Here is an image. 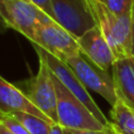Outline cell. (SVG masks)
<instances>
[{"instance_id":"ffe728a7","label":"cell","mask_w":134,"mask_h":134,"mask_svg":"<svg viewBox=\"0 0 134 134\" xmlns=\"http://www.w3.org/2000/svg\"><path fill=\"white\" fill-rule=\"evenodd\" d=\"M134 58V6L132 9V55Z\"/></svg>"},{"instance_id":"7a4b0ae2","label":"cell","mask_w":134,"mask_h":134,"mask_svg":"<svg viewBox=\"0 0 134 134\" xmlns=\"http://www.w3.org/2000/svg\"><path fill=\"white\" fill-rule=\"evenodd\" d=\"M52 72V71H51ZM53 75L54 86L57 90V113L58 124L64 128L72 130H106L111 126H105L93 113Z\"/></svg>"},{"instance_id":"9c48e42d","label":"cell","mask_w":134,"mask_h":134,"mask_svg":"<svg viewBox=\"0 0 134 134\" xmlns=\"http://www.w3.org/2000/svg\"><path fill=\"white\" fill-rule=\"evenodd\" d=\"M81 53L100 68L108 71L116 60L111 46L97 25L78 38Z\"/></svg>"},{"instance_id":"d6986e66","label":"cell","mask_w":134,"mask_h":134,"mask_svg":"<svg viewBox=\"0 0 134 134\" xmlns=\"http://www.w3.org/2000/svg\"><path fill=\"white\" fill-rule=\"evenodd\" d=\"M49 134H65V133H64V128L59 124H53L51 127V131H49Z\"/></svg>"},{"instance_id":"30bf717a","label":"cell","mask_w":134,"mask_h":134,"mask_svg":"<svg viewBox=\"0 0 134 134\" xmlns=\"http://www.w3.org/2000/svg\"><path fill=\"white\" fill-rule=\"evenodd\" d=\"M0 112L5 115H9L14 112H27L51 121L28 100V98L18 86L8 82L1 75H0Z\"/></svg>"},{"instance_id":"603a6c76","label":"cell","mask_w":134,"mask_h":134,"mask_svg":"<svg viewBox=\"0 0 134 134\" xmlns=\"http://www.w3.org/2000/svg\"><path fill=\"white\" fill-rule=\"evenodd\" d=\"M131 58V61H132V66H133V69H134V58L133 57H130Z\"/></svg>"},{"instance_id":"484cf974","label":"cell","mask_w":134,"mask_h":134,"mask_svg":"<svg viewBox=\"0 0 134 134\" xmlns=\"http://www.w3.org/2000/svg\"><path fill=\"white\" fill-rule=\"evenodd\" d=\"M116 134H120V133H118V132H116Z\"/></svg>"},{"instance_id":"3957f363","label":"cell","mask_w":134,"mask_h":134,"mask_svg":"<svg viewBox=\"0 0 134 134\" xmlns=\"http://www.w3.org/2000/svg\"><path fill=\"white\" fill-rule=\"evenodd\" d=\"M38 58H39L38 73L26 82L25 87L20 90L28 98V100L38 109H40L52 122L58 124V113H57L58 98H57L53 75L46 60L39 54Z\"/></svg>"},{"instance_id":"8992f818","label":"cell","mask_w":134,"mask_h":134,"mask_svg":"<svg viewBox=\"0 0 134 134\" xmlns=\"http://www.w3.org/2000/svg\"><path fill=\"white\" fill-rule=\"evenodd\" d=\"M33 47H34L37 54L41 55L42 58L46 60L47 65H48L49 69L52 71V73L60 80V82L65 86L67 90L71 93H73V94L92 112L93 115H94L98 120L101 121L105 126H111V121L105 116V114L101 112V109L98 107V105L95 104L93 98L90 95L87 88L82 85V82L79 80V78L71 69V67L67 65L66 63L57 59L55 57H53L52 54L47 53L41 47L37 46V45H34V44H33Z\"/></svg>"},{"instance_id":"e0dca14e","label":"cell","mask_w":134,"mask_h":134,"mask_svg":"<svg viewBox=\"0 0 134 134\" xmlns=\"http://www.w3.org/2000/svg\"><path fill=\"white\" fill-rule=\"evenodd\" d=\"M31 2L37 5L38 7H40L42 11H45L52 19H53V9H52L51 0H31Z\"/></svg>"},{"instance_id":"5bb4252c","label":"cell","mask_w":134,"mask_h":134,"mask_svg":"<svg viewBox=\"0 0 134 134\" xmlns=\"http://www.w3.org/2000/svg\"><path fill=\"white\" fill-rule=\"evenodd\" d=\"M105 5L114 15L131 14L134 6V0H106Z\"/></svg>"},{"instance_id":"7c38bea8","label":"cell","mask_w":134,"mask_h":134,"mask_svg":"<svg viewBox=\"0 0 134 134\" xmlns=\"http://www.w3.org/2000/svg\"><path fill=\"white\" fill-rule=\"evenodd\" d=\"M111 125L120 134H134V108L124 101H118L111 109Z\"/></svg>"},{"instance_id":"5b68a950","label":"cell","mask_w":134,"mask_h":134,"mask_svg":"<svg viewBox=\"0 0 134 134\" xmlns=\"http://www.w3.org/2000/svg\"><path fill=\"white\" fill-rule=\"evenodd\" d=\"M66 64L87 90L101 95L111 106L118 101L113 76L108 71L100 68L82 53L68 59Z\"/></svg>"},{"instance_id":"52a82bcc","label":"cell","mask_w":134,"mask_h":134,"mask_svg":"<svg viewBox=\"0 0 134 134\" xmlns=\"http://www.w3.org/2000/svg\"><path fill=\"white\" fill-rule=\"evenodd\" d=\"M2 2L9 28L18 31L31 41L33 40L38 26L54 20L46 12L31 1L2 0Z\"/></svg>"},{"instance_id":"7402d4cb","label":"cell","mask_w":134,"mask_h":134,"mask_svg":"<svg viewBox=\"0 0 134 134\" xmlns=\"http://www.w3.org/2000/svg\"><path fill=\"white\" fill-rule=\"evenodd\" d=\"M4 118H5V114L0 112V122H1V121H2V119H4Z\"/></svg>"},{"instance_id":"4fadbf2b","label":"cell","mask_w":134,"mask_h":134,"mask_svg":"<svg viewBox=\"0 0 134 134\" xmlns=\"http://www.w3.org/2000/svg\"><path fill=\"white\" fill-rule=\"evenodd\" d=\"M19 121L31 134H49L53 122L27 112H14L9 114Z\"/></svg>"},{"instance_id":"d4e9b609","label":"cell","mask_w":134,"mask_h":134,"mask_svg":"<svg viewBox=\"0 0 134 134\" xmlns=\"http://www.w3.org/2000/svg\"><path fill=\"white\" fill-rule=\"evenodd\" d=\"M25 1H31V0H25Z\"/></svg>"},{"instance_id":"6da1fadb","label":"cell","mask_w":134,"mask_h":134,"mask_svg":"<svg viewBox=\"0 0 134 134\" xmlns=\"http://www.w3.org/2000/svg\"><path fill=\"white\" fill-rule=\"evenodd\" d=\"M95 25L108 41L116 59L132 55V13L114 15L105 5L97 0H85Z\"/></svg>"},{"instance_id":"277c9868","label":"cell","mask_w":134,"mask_h":134,"mask_svg":"<svg viewBox=\"0 0 134 134\" xmlns=\"http://www.w3.org/2000/svg\"><path fill=\"white\" fill-rule=\"evenodd\" d=\"M32 44L41 47L47 53L64 63L81 53L78 38L59 25L55 20L38 26Z\"/></svg>"},{"instance_id":"ba28073f","label":"cell","mask_w":134,"mask_h":134,"mask_svg":"<svg viewBox=\"0 0 134 134\" xmlns=\"http://www.w3.org/2000/svg\"><path fill=\"white\" fill-rule=\"evenodd\" d=\"M51 4L53 19L76 38L95 26L85 0H51Z\"/></svg>"},{"instance_id":"9a60e30c","label":"cell","mask_w":134,"mask_h":134,"mask_svg":"<svg viewBox=\"0 0 134 134\" xmlns=\"http://www.w3.org/2000/svg\"><path fill=\"white\" fill-rule=\"evenodd\" d=\"M1 122L14 134H31L18 120H16V119H14L12 115H5V118L2 119Z\"/></svg>"},{"instance_id":"cb8c5ba5","label":"cell","mask_w":134,"mask_h":134,"mask_svg":"<svg viewBox=\"0 0 134 134\" xmlns=\"http://www.w3.org/2000/svg\"><path fill=\"white\" fill-rule=\"evenodd\" d=\"M97 1H100V2H105L106 0H97Z\"/></svg>"},{"instance_id":"8fae6325","label":"cell","mask_w":134,"mask_h":134,"mask_svg":"<svg viewBox=\"0 0 134 134\" xmlns=\"http://www.w3.org/2000/svg\"><path fill=\"white\" fill-rule=\"evenodd\" d=\"M112 72L118 99L134 108V69L131 58L116 59Z\"/></svg>"},{"instance_id":"2e32d148","label":"cell","mask_w":134,"mask_h":134,"mask_svg":"<svg viewBox=\"0 0 134 134\" xmlns=\"http://www.w3.org/2000/svg\"><path fill=\"white\" fill-rule=\"evenodd\" d=\"M64 133L65 134H116V131L111 125V127L106 128V130H72V128H64Z\"/></svg>"},{"instance_id":"ac0fdd59","label":"cell","mask_w":134,"mask_h":134,"mask_svg":"<svg viewBox=\"0 0 134 134\" xmlns=\"http://www.w3.org/2000/svg\"><path fill=\"white\" fill-rule=\"evenodd\" d=\"M9 28L8 21L6 18V12H5V6L2 0H0V33L6 32Z\"/></svg>"},{"instance_id":"44dd1931","label":"cell","mask_w":134,"mask_h":134,"mask_svg":"<svg viewBox=\"0 0 134 134\" xmlns=\"http://www.w3.org/2000/svg\"><path fill=\"white\" fill-rule=\"evenodd\" d=\"M0 134H14V133H12L4 124L0 122Z\"/></svg>"}]
</instances>
